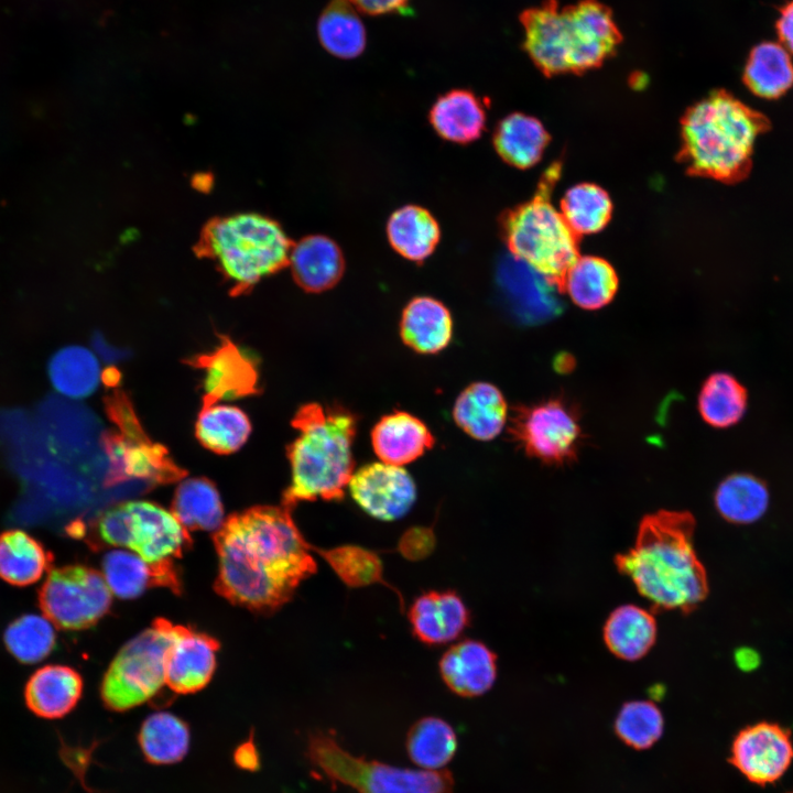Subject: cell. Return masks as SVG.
<instances>
[{
	"instance_id": "484cf974",
	"label": "cell",
	"mask_w": 793,
	"mask_h": 793,
	"mask_svg": "<svg viewBox=\"0 0 793 793\" xmlns=\"http://www.w3.org/2000/svg\"><path fill=\"white\" fill-rule=\"evenodd\" d=\"M400 335L403 343L416 352H439L452 340V315L436 298L414 297L402 312Z\"/></svg>"
},
{
	"instance_id": "5bb4252c",
	"label": "cell",
	"mask_w": 793,
	"mask_h": 793,
	"mask_svg": "<svg viewBox=\"0 0 793 793\" xmlns=\"http://www.w3.org/2000/svg\"><path fill=\"white\" fill-rule=\"evenodd\" d=\"M793 761L790 730L761 721L741 729L735 737L729 763L748 781L767 785L778 781Z\"/></svg>"
},
{
	"instance_id": "2e32d148",
	"label": "cell",
	"mask_w": 793,
	"mask_h": 793,
	"mask_svg": "<svg viewBox=\"0 0 793 793\" xmlns=\"http://www.w3.org/2000/svg\"><path fill=\"white\" fill-rule=\"evenodd\" d=\"M219 340L213 351L186 360L205 373L203 405L253 395L259 391L256 360L227 336H219Z\"/></svg>"
},
{
	"instance_id": "e575fe53",
	"label": "cell",
	"mask_w": 793,
	"mask_h": 793,
	"mask_svg": "<svg viewBox=\"0 0 793 793\" xmlns=\"http://www.w3.org/2000/svg\"><path fill=\"white\" fill-rule=\"evenodd\" d=\"M547 140L540 121L523 113H512L502 119L493 134L499 155L520 169L530 167L541 159Z\"/></svg>"
},
{
	"instance_id": "f546056e",
	"label": "cell",
	"mask_w": 793,
	"mask_h": 793,
	"mask_svg": "<svg viewBox=\"0 0 793 793\" xmlns=\"http://www.w3.org/2000/svg\"><path fill=\"white\" fill-rule=\"evenodd\" d=\"M52 561L53 555L28 532L14 529L0 534V578L10 585L36 583Z\"/></svg>"
},
{
	"instance_id": "7a4b0ae2",
	"label": "cell",
	"mask_w": 793,
	"mask_h": 793,
	"mask_svg": "<svg viewBox=\"0 0 793 793\" xmlns=\"http://www.w3.org/2000/svg\"><path fill=\"white\" fill-rule=\"evenodd\" d=\"M694 530L689 512L660 510L641 520L634 545L616 555L619 573L653 609L688 613L706 598L708 582L694 547Z\"/></svg>"
},
{
	"instance_id": "7bdbcfd3",
	"label": "cell",
	"mask_w": 793,
	"mask_h": 793,
	"mask_svg": "<svg viewBox=\"0 0 793 793\" xmlns=\"http://www.w3.org/2000/svg\"><path fill=\"white\" fill-rule=\"evenodd\" d=\"M3 641L7 650L19 662L37 663L44 660L56 644L54 624L45 616L23 615L7 627Z\"/></svg>"
},
{
	"instance_id": "4dcf8cb0",
	"label": "cell",
	"mask_w": 793,
	"mask_h": 793,
	"mask_svg": "<svg viewBox=\"0 0 793 793\" xmlns=\"http://www.w3.org/2000/svg\"><path fill=\"white\" fill-rule=\"evenodd\" d=\"M618 289V278L613 268L597 257H582L565 272L561 290L571 300L585 309H598L606 306Z\"/></svg>"
},
{
	"instance_id": "60d3db41",
	"label": "cell",
	"mask_w": 793,
	"mask_h": 793,
	"mask_svg": "<svg viewBox=\"0 0 793 793\" xmlns=\"http://www.w3.org/2000/svg\"><path fill=\"white\" fill-rule=\"evenodd\" d=\"M50 380L61 394L79 399L90 395L101 379L97 358L80 346L56 352L48 365Z\"/></svg>"
},
{
	"instance_id": "603a6c76",
	"label": "cell",
	"mask_w": 793,
	"mask_h": 793,
	"mask_svg": "<svg viewBox=\"0 0 793 793\" xmlns=\"http://www.w3.org/2000/svg\"><path fill=\"white\" fill-rule=\"evenodd\" d=\"M371 443L382 463L402 466L431 449L435 438L416 416L395 411L384 415L371 431Z\"/></svg>"
},
{
	"instance_id": "d4e9b609",
	"label": "cell",
	"mask_w": 793,
	"mask_h": 793,
	"mask_svg": "<svg viewBox=\"0 0 793 793\" xmlns=\"http://www.w3.org/2000/svg\"><path fill=\"white\" fill-rule=\"evenodd\" d=\"M453 416L457 425L472 438L491 441L506 425L508 406L496 385L475 382L456 399Z\"/></svg>"
},
{
	"instance_id": "7dc6e473",
	"label": "cell",
	"mask_w": 793,
	"mask_h": 793,
	"mask_svg": "<svg viewBox=\"0 0 793 793\" xmlns=\"http://www.w3.org/2000/svg\"><path fill=\"white\" fill-rule=\"evenodd\" d=\"M356 10L366 14L379 15L404 12L409 0H347Z\"/></svg>"
},
{
	"instance_id": "9c48e42d",
	"label": "cell",
	"mask_w": 793,
	"mask_h": 793,
	"mask_svg": "<svg viewBox=\"0 0 793 793\" xmlns=\"http://www.w3.org/2000/svg\"><path fill=\"white\" fill-rule=\"evenodd\" d=\"M546 194L512 210L503 221V231L512 256L561 286L565 272L578 257L576 235Z\"/></svg>"
},
{
	"instance_id": "44dd1931",
	"label": "cell",
	"mask_w": 793,
	"mask_h": 793,
	"mask_svg": "<svg viewBox=\"0 0 793 793\" xmlns=\"http://www.w3.org/2000/svg\"><path fill=\"white\" fill-rule=\"evenodd\" d=\"M102 575L112 594L133 599L152 586L178 591L180 579L173 562L150 564L133 552L113 550L102 560Z\"/></svg>"
},
{
	"instance_id": "c3c4849f",
	"label": "cell",
	"mask_w": 793,
	"mask_h": 793,
	"mask_svg": "<svg viewBox=\"0 0 793 793\" xmlns=\"http://www.w3.org/2000/svg\"><path fill=\"white\" fill-rule=\"evenodd\" d=\"M775 29L781 45L793 54V1L781 8Z\"/></svg>"
},
{
	"instance_id": "f1b7e54d",
	"label": "cell",
	"mask_w": 793,
	"mask_h": 793,
	"mask_svg": "<svg viewBox=\"0 0 793 793\" xmlns=\"http://www.w3.org/2000/svg\"><path fill=\"white\" fill-rule=\"evenodd\" d=\"M387 235L391 247L400 256L422 262L434 252L441 238V229L427 209L406 205L390 216Z\"/></svg>"
},
{
	"instance_id": "f35d334b",
	"label": "cell",
	"mask_w": 793,
	"mask_h": 793,
	"mask_svg": "<svg viewBox=\"0 0 793 793\" xmlns=\"http://www.w3.org/2000/svg\"><path fill=\"white\" fill-rule=\"evenodd\" d=\"M312 551L317 553L329 565L347 587L359 588L374 584L383 585L398 595L400 606L403 608L401 593L385 580L381 558L376 552L355 544H345L326 550L312 546Z\"/></svg>"
},
{
	"instance_id": "d6a6232c",
	"label": "cell",
	"mask_w": 793,
	"mask_h": 793,
	"mask_svg": "<svg viewBox=\"0 0 793 793\" xmlns=\"http://www.w3.org/2000/svg\"><path fill=\"white\" fill-rule=\"evenodd\" d=\"M317 36L332 55L351 59L366 47V30L357 10L347 0H330L317 21Z\"/></svg>"
},
{
	"instance_id": "9a60e30c",
	"label": "cell",
	"mask_w": 793,
	"mask_h": 793,
	"mask_svg": "<svg viewBox=\"0 0 793 793\" xmlns=\"http://www.w3.org/2000/svg\"><path fill=\"white\" fill-rule=\"evenodd\" d=\"M348 489L355 502L381 521L403 518L416 501V486L401 466L372 463L354 471Z\"/></svg>"
},
{
	"instance_id": "e0dca14e",
	"label": "cell",
	"mask_w": 793,
	"mask_h": 793,
	"mask_svg": "<svg viewBox=\"0 0 793 793\" xmlns=\"http://www.w3.org/2000/svg\"><path fill=\"white\" fill-rule=\"evenodd\" d=\"M219 642L193 628L175 624L169 649L165 684L177 694L195 693L210 681Z\"/></svg>"
},
{
	"instance_id": "816d5d0a",
	"label": "cell",
	"mask_w": 793,
	"mask_h": 793,
	"mask_svg": "<svg viewBox=\"0 0 793 793\" xmlns=\"http://www.w3.org/2000/svg\"><path fill=\"white\" fill-rule=\"evenodd\" d=\"M787 793H793V791H791V792H787Z\"/></svg>"
},
{
	"instance_id": "ba28073f",
	"label": "cell",
	"mask_w": 793,
	"mask_h": 793,
	"mask_svg": "<svg viewBox=\"0 0 793 793\" xmlns=\"http://www.w3.org/2000/svg\"><path fill=\"white\" fill-rule=\"evenodd\" d=\"M175 633V624L163 618L129 642L117 653L100 686L105 705L123 711L139 706L165 684L169 649Z\"/></svg>"
},
{
	"instance_id": "6da1fadb",
	"label": "cell",
	"mask_w": 793,
	"mask_h": 793,
	"mask_svg": "<svg viewBox=\"0 0 793 793\" xmlns=\"http://www.w3.org/2000/svg\"><path fill=\"white\" fill-rule=\"evenodd\" d=\"M284 506L233 513L214 534L215 589L235 605L273 611L317 571L309 544Z\"/></svg>"
},
{
	"instance_id": "7c38bea8",
	"label": "cell",
	"mask_w": 793,
	"mask_h": 793,
	"mask_svg": "<svg viewBox=\"0 0 793 793\" xmlns=\"http://www.w3.org/2000/svg\"><path fill=\"white\" fill-rule=\"evenodd\" d=\"M39 605L56 627L83 630L107 613L111 591L98 571L80 564L65 565L50 572L39 590Z\"/></svg>"
},
{
	"instance_id": "ac0fdd59",
	"label": "cell",
	"mask_w": 793,
	"mask_h": 793,
	"mask_svg": "<svg viewBox=\"0 0 793 793\" xmlns=\"http://www.w3.org/2000/svg\"><path fill=\"white\" fill-rule=\"evenodd\" d=\"M408 619L417 640L441 645L455 641L467 629L470 612L455 590H428L413 600Z\"/></svg>"
},
{
	"instance_id": "8d00e7d4",
	"label": "cell",
	"mask_w": 793,
	"mask_h": 793,
	"mask_svg": "<svg viewBox=\"0 0 793 793\" xmlns=\"http://www.w3.org/2000/svg\"><path fill=\"white\" fill-rule=\"evenodd\" d=\"M769 506L767 486L749 474H735L725 478L716 489L715 507L727 521L749 524L758 521Z\"/></svg>"
},
{
	"instance_id": "3957f363",
	"label": "cell",
	"mask_w": 793,
	"mask_h": 793,
	"mask_svg": "<svg viewBox=\"0 0 793 793\" xmlns=\"http://www.w3.org/2000/svg\"><path fill=\"white\" fill-rule=\"evenodd\" d=\"M291 424L298 435L286 450L291 484L283 492L282 506L292 510L302 501L343 500L355 471L356 415L341 405L307 403Z\"/></svg>"
},
{
	"instance_id": "8992f818",
	"label": "cell",
	"mask_w": 793,
	"mask_h": 793,
	"mask_svg": "<svg viewBox=\"0 0 793 793\" xmlns=\"http://www.w3.org/2000/svg\"><path fill=\"white\" fill-rule=\"evenodd\" d=\"M203 247L238 292L279 271L291 251L276 221L251 213L213 221L205 230Z\"/></svg>"
},
{
	"instance_id": "277c9868",
	"label": "cell",
	"mask_w": 793,
	"mask_h": 793,
	"mask_svg": "<svg viewBox=\"0 0 793 793\" xmlns=\"http://www.w3.org/2000/svg\"><path fill=\"white\" fill-rule=\"evenodd\" d=\"M520 21L525 51L547 75L597 67L616 52L621 41L611 11L596 0L566 7L548 0L525 10Z\"/></svg>"
},
{
	"instance_id": "bcb514c9",
	"label": "cell",
	"mask_w": 793,
	"mask_h": 793,
	"mask_svg": "<svg viewBox=\"0 0 793 793\" xmlns=\"http://www.w3.org/2000/svg\"><path fill=\"white\" fill-rule=\"evenodd\" d=\"M435 534L432 528L413 526L408 529L398 542V551L410 561H420L433 552Z\"/></svg>"
},
{
	"instance_id": "52a82bcc",
	"label": "cell",
	"mask_w": 793,
	"mask_h": 793,
	"mask_svg": "<svg viewBox=\"0 0 793 793\" xmlns=\"http://www.w3.org/2000/svg\"><path fill=\"white\" fill-rule=\"evenodd\" d=\"M307 752L327 779L358 793H452L454 787L447 770H413L368 761L350 754L322 731L311 735Z\"/></svg>"
},
{
	"instance_id": "cb8c5ba5",
	"label": "cell",
	"mask_w": 793,
	"mask_h": 793,
	"mask_svg": "<svg viewBox=\"0 0 793 793\" xmlns=\"http://www.w3.org/2000/svg\"><path fill=\"white\" fill-rule=\"evenodd\" d=\"M289 261L296 283L314 293L336 285L345 269L338 245L321 235L305 237L292 247Z\"/></svg>"
},
{
	"instance_id": "83f0119b",
	"label": "cell",
	"mask_w": 793,
	"mask_h": 793,
	"mask_svg": "<svg viewBox=\"0 0 793 793\" xmlns=\"http://www.w3.org/2000/svg\"><path fill=\"white\" fill-rule=\"evenodd\" d=\"M430 121L443 139L455 143H469L482 133L486 112L475 94L466 89H453L433 104Z\"/></svg>"
},
{
	"instance_id": "681fc988",
	"label": "cell",
	"mask_w": 793,
	"mask_h": 793,
	"mask_svg": "<svg viewBox=\"0 0 793 793\" xmlns=\"http://www.w3.org/2000/svg\"><path fill=\"white\" fill-rule=\"evenodd\" d=\"M735 663L739 670L751 672L759 667L761 658L758 651L749 647H741L734 654Z\"/></svg>"
},
{
	"instance_id": "f907efd6",
	"label": "cell",
	"mask_w": 793,
	"mask_h": 793,
	"mask_svg": "<svg viewBox=\"0 0 793 793\" xmlns=\"http://www.w3.org/2000/svg\"><path fill=\"white\" fill-rule=\"evenodd\" d=\"M236 762L245 769H253L258 765V754L254 746L250 742L241 745L235 754Z\"/></svg>"
},
{
	"instance_id": "ffe728a7",
	"label": "cell",
	"mask_w": 793,
	"mask_h": 793,
	"mask_svg": "<svg viewBox=\"0 0 793 793\" xmlns=\"http://www.w3.org/2000/svg\"><path fill=\"white\" fill-rule=\"evenodd\" d=\"M439 674L446 686L461 697L487 693L497 678V655L484 642L466 639L452 644L442 655Z\"/></svg>"
},
{
	"instance_id": "4316f807",
	"label": "cell",
	"mask_w": 793,
	"mask_h": 793,
	"mask_svg": "<svg viewBox=\"0 0 793 793\" xmlns=\"http://www.w3.org/2000/svg\"><path fill=\"white\" fill-rule=\"evenodd\" d=\"M656 632V621L650 611L637 605H623L607 618L602 637L608 650L617 658L637 661L654 645Z\"/></svg>"
},
{
	"instance_id": "ee69618b",
	"label": "cell",
	"mask_w": 793,
	"mask_h": 793,
	"mask_svg": "<svg viewBox=\"0 0 793 793\" xmlns=\"http://www.w3.org/2000/svg\"><path fill=\"white\" fill-rule=\"evenodd\" d=\"M561 214L575 235L601 230L611 214L608 194L593 184H579L569 188L561 204Z\"/></svg>"
},
{
	"instance_id": "b9f144b4",
	"label": "cell",
	"mask_w": 793,
	"mask_h": 793,
	"mask_svg": "<svg viewBox=\"0 0 793 793\" xmlns=\"http://www.w3.org/2000/svg\"><path fill=\"white\" fill-rule=\"evenodd\" d=\"M456 749L454 729L437 717L421 718L406 736V750L411 760L424 770H439L450 761Z\"/></svg>"
},
{
	"instance_id": "f6af8a7d",
	"label": "cell",
	"mask_w": 793,
	"mask_h": 793,
	"mask_svg": "<svg viewBox=\"0 0 793 793\" xmlns=\"http://www.w3.org/2000/svg\"><path fill=\"white\" fill-rule=\"evenodd\" d=\"M663 728V715L650 700L626 703L615 721L617 736L626 745L638 750L652 747L661 738Z\"/></svg>"
},
{
	"instance_id": "836d02e7",
	"label": "cell",
	"mask_w": 793,
	"mask_h": 793,
	"mask_svg": "<svg viewBox=\"0 0 793 793\" xmlns=\"http://www.w3.org/2000/svg\"><path fill=\"white\" fill-rule=\"evenodd\" d=\"M172 513L186 530L217 531L225 521L219 492L204 477L188 478L178 485Z\"/></svg>"
},
{
	"instance_id": "8fae6325",
	"label": "cell",
	"mask_w": 793,
	"mask_h": 793,
	"mask_svg": "<svg viewBox=\"0 0 793 793\" xmlns=\"http://www.w3.org/2000/svg\"><path fill=\"white\" fill-rule=\"evenodd\" d=\"M97 535L106 545L127 547L150 564L173 562L191 542L172 512L149 501L108 509L97 521Z\"/></svg>"
},
{
	"instance_id": "d590c367",
	"label": "cell",
	"mask_w": 793,
	"mask_h": 793,
	"mask_svg": "<svg viewBox=\"0 0 793 793\" xmlns=\"http://www.w3.org/2000/svg\"><path fill=\"white\" fill-rule=\"evenodd\" d=\"M251 424L237 406L213 403L203 405L195 424V435L207 449L231 454L248 439Z\"/></svg>"
},
{
	"instance_id": "1f68e13d",
	"label": "cell",
	"mask_w": 793,
	"mask_h": 793,
	"mask_svg": "<svg viewBox=\"0 0 793 793\" xmlns=\"http://www.w3.org/2000/svg\"><path fill=\"white\" fill-rule=\"evenodd\" d=\"M743 82L757 96L775 99L793 85V63L789 52L779 43L762 42L749 54Z\"/></svg>"
},
{
	"instance_id": "30bf717a",
	"label": "cell",
	"mask_w": 793,
	"mask_h": 793,
	"mask_svg": "<svg viewBox=\"0 0 793 793\" xmlns=\"http://www.w3.org/2000/svg\"><path fill=\"white\" fill-rule=\"evenodd\" d=\"M108 399V412L117 430L105 438L109 468L108 485L142 480L164 485L181 480L186 471L170 457L165 447L143 432L132 405L116 383Z\"/></svg>"
},
{
	"instance_id": "7402d4cb",
	"label": "cell",
	"mask_w": 793,
	"mask_h": 793,
	"mask_svg": "<svg viewBox=\"0 0 793 793\" xmlns=\"http://www.w3.org/2000/svg\"><path fill=\"white\" fill-rule=\"evenodd\" d=\"M83 693V678L73 667L48 664L36 670L24 687L26 707L36 716L57 719L77 705Z\"/></svg>"
},
{
	"instance_id": "4fadbf2b",
	"label": "cell",
	"mask_w": 793,
	"mask_h": 793,
	"mask_svg": "<svg viewBox=\"0 0 793 793\" xmlns=\"http://www.w3.org/2000/svg\"><path fill=\"white\" fill-rule=\"evenodd\" d=\"M509 431L529 457L552 466L573 461L582 441L578 415L562 399L517 408Z\"/></svg>"
},
{
	"instance_id": "5b68a950",
	"label": "cell",
	"mask_w": 793,
	"mask_h": 793,
	"mask_svg": "<svg viewBox=\"0 0 793 793\" xmlns=\"http://www.w3.org/2000/svg\"><path fill=\"white\" fill-rule=\"evenodd\" d=\"M767 119L726 91L693 106L683 120V157L696 174L732 182L746 176Z\"/></svg>"
},
{
	"instance_id": "ab89813d",
	"label": "cell",
	"mask_w": 793,
	"mask_h": 793,
	"mask_svg": "<svg viewBox=\"0 0 793 793\" xmlns=\"http://www.w3.org/2000/svg\"><path fill=\"white\" fill-rule=\"evenodd\" d=\"M747 401L746 388L734 376L716 372L702 385L698 394V411L707 424L725 428L741 420Z\"/></svg>"
},
{
	"instance_id": "d6986e66",
	"label": "cell",
	"mask_w": 793,
	"mask_h": 793,
	"mask_svg": "<svg viewBox=\"0 0 793 793\" xmlns=\"http://www.w3.org/2000/svg\"><path fill=\"white\" fill-rule=\"evenodd\" d=\"M498 279L515 311L528 322L545 321L561 309L560 284L512 254L500 264Z\"/></svg>"
},
{
	"instance_id": "74e56055",
	"label": "cell",
	"mask_w": 793,
	"mask_h": 793,
	"mask_svg": "<svg viewBox=\"0 0 793 793\" xmlns=\"http://www.w3.org/2000/svg\"><path fill=\"white\" fill-rule=\"evenodd\" d=\"M189 729L177 716L156 711L145 718L139 732L143 756L154 764L181 761L189 749Z\"/></svg>"
}]
</instances>
